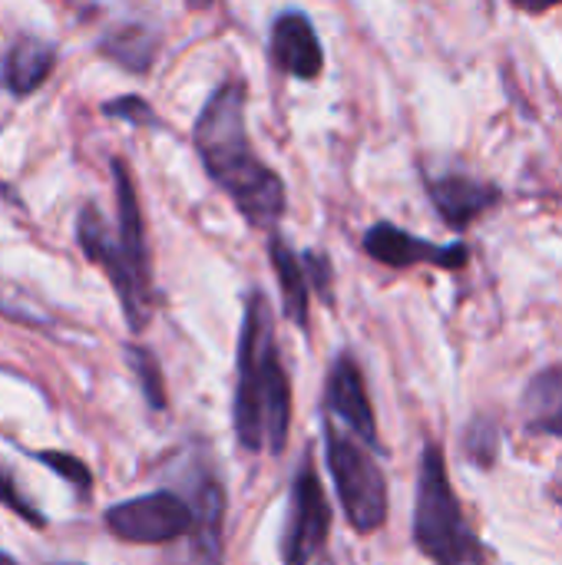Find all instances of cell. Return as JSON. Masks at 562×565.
<instances>
[{
  "mask_svg": "<svg viewBox=\"0 0 562 565\" xmlns=\"http://www.w3.org/2000/svg\"><path fill=\"white\" fill-rule=\"evenodd\" d=\"M195 149L202 156L212 182L235 202V209L255 228H275L285 215V185L275 169H268L245 129V86L229 79L202 106L195 129Z\"/></svg>",
  "mask_w": 562,
  "mask_h": 565,
  "instance_id": "cell-1",
  "label": "cell"
},
{
  "mask_svg": "<svg viewBox=\"0 0 562 565\" xmlns=\"http://www.w3.org/2000/svg\"><path fill=\"white\" fill-rule=\"evenodd\" d=\"M235 437L248 454H282L291 430V381L278 354L275 321L268 298L252 291L238 331L235 361V401H232Z\"/></svg>",
  "mask_w": 562,
  "mask_h": 565,
  "instance_id": "cell-2",
  "label": "cell"
},
{
  "mask_svg": "<svg viewBox=\"0 0 562 565\" xmlns=\"http://www.w3.org/2000/svg\"><path fill=\"white\" fill-rule=\"evenodd\" d=\"M414 546L437 565H490L487 546L464 516V507L454 493L444 447L427 444L417 470V500H414Z\"/></svg>",
  "mask_w": 562,
  "mask_h": 565,
  "instance_id": "cell-3",
  "label": "cell"
},
{
  "mask_svg": "<svg viewBox=\"0 0 562 565\" xmlns=\"http://www.w3.org/2000/svg\"><path fill=\"white\" fill-rule=\"evenodd\" d=\"M325 460H328V473L335 480V493L351 530L361 536L378 533L388 523L391 497H388L384 470L374 460V454L361 440H354L348 430L325 420Z\"/></svg>",
  "mask_w": 562,
  "mask_h": 565,
  "instance_id": "cell-4",
  "label": "cell"
},
{
  "mask_svg": "<svg viewBox=\"0 0 562 565\" xmlns=\"http://www.w3.org/2000/svg\"><path fill=\"white\" fill-rule=\"evenodd\" d=\"M76 242H79V252L99 265L106 271V278L113 281L116 295H119V305H123V315L129 321L132 331H142L152 318V278H142L116 235H109V225L106 218L99 215L96 205H86L76 218Z\"/></svg>",
  "mask_w": 562,
  "mask_h": 565,
  "instance_id": "cell-5",
  "label": "cell"
},
{
  "mask_svg": "<svg viewBox=\"0 0 562 565\" xmlns=\"http://www.w3.org/2000/svg\"><path fill=\"white\" fill-rule=\"evenodd\" d=\"M103 523L123 543L169 546V543H179L192 530V503L176 493L156 490V493L109 507Z\"/></svg>",
  "mask_w": 562,
  "mask_h": 565,
  "instance_id": "cell-6",
  "label": "cell"
},
{
  "mask_svg": "<svg viewBox=\"0 0 562 565\" xmlns=\"http://www.w3.org/2000/svg\"><path fill=\"white\" fill-rule=\"evenodd\" d=\"M331 536V507L311 463L291 483L288 520L282 533V565H311Z\"/></svg>",
  "mask_w": 562,
  "mask_h": 565,
  "instance_id": "cell-7",
  "label": "cell"
},
{
  "mask_svg": "<svg viewBox=\"0 0 562 565\" xmlns=\"http://www.w3.org/2000/svg\"><path fill=\"white\" fill-rule=\"evenodd\" d=\"M325 414L335 427L348 430L354 440H361L368 450H381L378 440V417L368 397V384L364 374L358 367V361L344 351L338 354V361L328 371V384H325Z\"/></svg>",
  "mask_w": 562,
  "mask_h": 565,
  "instance_id": "cell-8",
  "label": "cell"
},
{
  "mask_svg": "<svg viewBox=\"0 0 562 565\" xmlns=\"http://www.w3.org/2000/svg\"><path fill=\"white\" fill-rule=\"evenodd\" d=\"M364 252L388 265V268H411V265H437L447 271H460L470 262V248L464 242L454 245H434L424 242L391 222H378L374 228H368L364 235Z\"/></svg>",
  "mask_w": 562,
  "mask_h": 565,
  "instance_id": "cell-9",
  "label": "cell"
},
{
  "mask_svg": "<svg viewBox=\"0 0 562 565\" xmlns=\"http://www.w3.org/2000/svg\"><path fill=\"white\" fill-rule=\"evenodd\" d=\"M222 533H225V490L219 480H202L192 500V530L185 540V565H222Z\"/></svg>",
  "mask_w": 562,
  "mask_h": 565,
  "instance_id": "cell-10",
  "label": "cell"
},
{
  "mask_svg": "<svg viewBox=\"0 0 562 565\" xmlns=\"http://www.w3.org/2000/svg\"><path fill=\"white\" fill-rule=\"evenodd\" d=\"M272 56L285 73L298 79H315L321 73L325 66L321 40L301 10H288L272 23Z\"/></svg>",
  "mask_w": 562,
  "mask_h": 565,
  "instance_id": "cell-11",
  "label": "cell"
},
{
  "mask_svg": "<svg viewBox=\"0 0 562 565\" xmlns=\"http://www.w3.org/2000/svg\"><path fill=\"white\" fill-rule=\"evenodd\" d=\"M427 192H431V202L441 212V218L457 232L467 228L474 218H480L487 209H494L500 202L497 185H487V182H477V179H467V175L431 179Z\"/></svg>",
  "mask_w": 562,
  "mask_h": 565,
  "instance_id": "cell-12",
  "label": "cell"
},
{
  "mask_svg": "<svg viewBox=\"0 0 562 565\" xmlns=\"http://www.w3.org/2000/svg\"><path fill=\"white\" fill-rule=\"evenodd\" d=\"M520 417L530 434L562 440V364L537 371L520 397Z\"/></svg>",
  "mask_w": 562,
  "mask_h": 565,
  "instance_id": "cell-13",
  "label": "cell"
},
{
  "mask_svg": "<svg viewBox=\"0 0 562 565\" xmlns=\"http://www.w3.org/2000/svg\"><path fill=\"white\" fill-rule=\"evenodd\" d=\"M53 63H56V50L50 43L36 36H20L3 56V86L13 96H26L46 83Z\"/></svg>",
  "mask_w": 562,
  "mask_h": 565,
  "instance_id": "cell-14",
  "label": "cell"
},
{
  "mask_svg": "<svg viewBox=\"0 0 562 565\" xmlns=\"http://www.w3.org/2000/svg\"><path fill=\"white\" fill-rule=\"evenodd\" d=\"M268 258H272V268L278 275V288H282L288 321H295L298 328H308V278H305L301 258L295 255V248H288V242L282 235H272Z\"/></svg>",
  "mask_w": 562,
  "mask_h": 565,
  "instance_id": "cell-15",
  "label": "cell"
},
{
  "mask_svg": "<svg viewBox=\"0 0 562 565\" xmlns=\"http://www.w3.org/2000/svg\"><path fill=\"white\" fill-rule=\"evenodd\" d=\"M103 53L109 60H116L123 70H132V73H142L152 66L156 53H159V36L156 30L142 26V23H123V26H113L106 36H103Z\"/></svg>",
  "mask_w": 562,
  "mask_h": 565,
  "instance_id": "cell-16",
  "label": "cell"
},
{
  "mask_svg": "<svg viewBox=\"0 0 562 565\" xmlns=\"http://www.w3.org/2000/svg\"><path fill=\"white\" fill-rule=\"evenodd\" d=\"M464 454L474 467L490 470L500 457V427L490 417H474L464 430Z\"/></svg>",
  "mask_w": 562,
  "mask_h": 565,
  "instance_id": "cell-17",
  "label": "cell"
},
{
  "mask_svg": "<svg viewBox=\"0 0 562 565\" xmlns=\"http://www.w3.org/2000/svg\"><path fill=\"white\" fill-rule=\"evenodd\" d=\"M126 354H129V364H132V371L139 377V387H142L149 407L152 411H162L166 407V391H162V371H159L156 358L146 348H129Z\"/></svg>",
  "mask_w": 562,
  "mask_h": 565,
  "instance_id": "cell-18",
  "label": "cell"
},
{
  "mask_svg": "<svg viewBox=\"0 0 562 565\" xmlns=\"http://www.w3.org/2000/svg\"><path fill=\"white\" fill-rule=\"evenodd\" d=\"M36 460H40L43 467H50L56 477H63L70 487H76L79 493H89L93 473H89V467H86L83 460H76V457H70V454H60V450H43V454H36Z\"/></svg>",
  "mask_w": 562,
  "mask_h": 565,
  "instance_id": "cell-19",
  "label": "cell"
},
{
  "mask_svg": "<svg viewBox=\"0 0 562 565\" xmlns=\"http://www.w3.org/2000/svg\"><path fill=\"white\" fill-rule=\"evenodd\" d=\"M0 507L3 510H10V513H17L23 523H30V526H43L46 520L36 513V507H30L23 497H20V487H17V480H13V473L0 463Z\"/></svg>",
  "mask_w": 562,
  "mask_h": 565,
  "instance_id": "cell-20",
  "label": "cell"
},
{
  "mask_svg": "<svg viewBox=\"0 0 562 565\" xmlns=\"http://www.w3.org/2000/svg\"><path fill=\"white\" fill-rule=\"evenodd\" d=\"M301 268H305V278H308V288L321 291V298L331 305V262L328 255H318V252H305L301 255Z\"/></svg>",
  "mask_w": 562,
  "mask_h": 565,
  "instance_id": "cell-21",
  "label": "cell"
},
{
  "mask_svg": "<svg viewBox=\"0 0 562 565\" xmlns=\"http://www.w3.org/2000/svg\"><path fill=\"white\" fill-rule=\"evenodd\" d=\"M103 113L106 116H113V119H126V122H156V116H152V109H149V103L146 99H139V96H119V99H113V103H106L103 106Z\"/></svg>",
  "mask_w": 562,
  "mask_h": 565,
  "instance_id": "cell-22",
  "label": "cell"
},
{
  "mask_svg": "<svg viewBox=\"0 0 562 565\" xmlns=\"http://www.w3.org/2000/svg\"><path fill=\"white\" fill-rule=\"evenodd\" d=\"M517 7H523V10H530V13H540V10H550V7H556L562 0H513Z\"/></svg>",
  "mask_w": 562,
  "mask_h": 565,
  "instance_id": "cell-23",
  "label": "cell"
},
{
  "mask_svg": "<svg viewBox=\"0 0 562 565\" xmlns=\"http://www.w3.org/2000/svg\"><path fill=\"white\" fill-rule=\"evenodd\" d=\"M209 3H212V0H185V7H189V10H205Z\"/></svg>",
  "mask_w": 562,
  "mask_h": 565,
  "instance_id": "cell-24",
  "label": "cell"
},
{
  "mask_svg": "<svg viewBox=\"0 0 562 565\" xmlns=\"http://www.w3.org/2000/svg\"><path fill=\"white\" fill-rule=\"evenodd\" d=\"M0 565H17V563H13V556H7V553L0 550Z\"/></svg>",
  "mask_w": 562,
  "mask_h": 565,
  "instance_id": "cell-25",
  "label": "cell"
},
{
  "mask_svg": "<svg viewBox=\"0 0 562 565\" xmlns=\"http://www.w3.org/2000/svg\"><path fill=\"white\" fill-rule=\"evenodd\" d=\"M556 500H560V503H562V480H560V490H556Z\"/></svg>",
  "mask_w": 562,
  "mask_h": 565,
  "instance_id": "cell-26",
  "label": "cell"
},
{
  "mask_svg": "<svg viewBox=\"0 0 562 565\" xmlns=\"http://www.w3.org/2000/svg\"><path fill=\"white\" fill-rule=\"evenodd\" d=\"M63 565H76V563H63Z\"/></svg>",
  "mask_w": 562,
  "mask_h": 565,
  "instance_id": "cell-27",
  "label": "cell"
}]
</instances>
